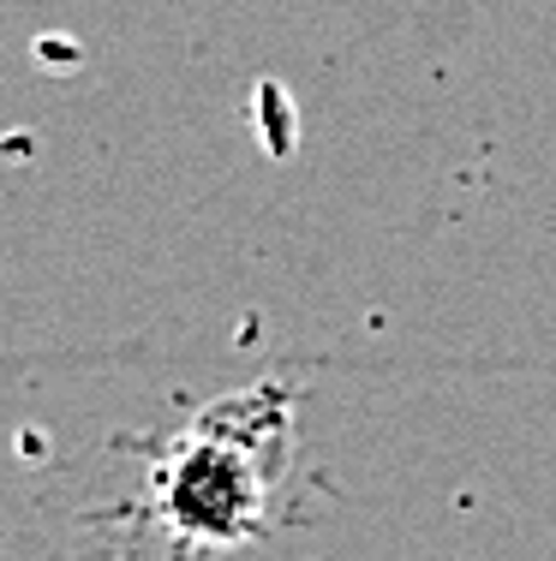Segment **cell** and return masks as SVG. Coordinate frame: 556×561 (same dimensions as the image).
<instances>
[{"instance_id": "6da1fadb", "label": "cell", "mask_w": 556, "mask_h": 561, "mask_svg": "<svg viewBox=\"0 0 556 561\" xmlns=\"http://www.w3.org/2000/svg\"><path fill=\"white\" fill-rule=\"evenodd\" d=\"M263 514V472L228 436H185L162 466V519L197 543H240Z\"/></svg>"}]
</instances>
